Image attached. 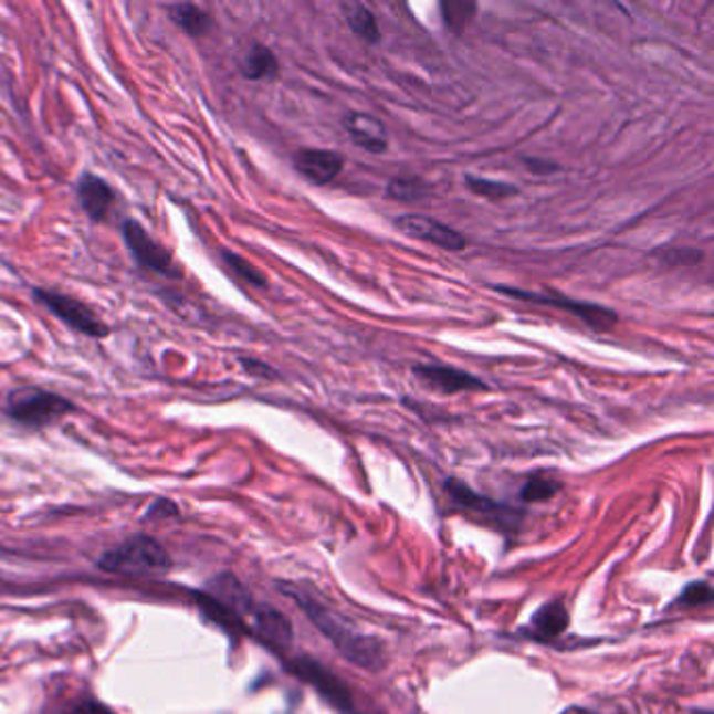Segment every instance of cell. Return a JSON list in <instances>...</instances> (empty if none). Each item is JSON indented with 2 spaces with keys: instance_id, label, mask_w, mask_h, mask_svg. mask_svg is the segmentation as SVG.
I'll return each instance as SVG.
<instances>
[{
  "instance_id": "obj_21",
  "label": "cell",
  "mask_w": 714,
  "mask_h": 714,
  "mask_svg": "<svg viewBox=\"0 0 714 714\" xmlns=\"http://www.w3.org/2000/svg\"><path fill=\"white\" fill-rule=\"evenodd\" d=\"M465 187L476 193L480 198L491 199V201H498V199L512 198L517 196V187L510 185V182H498V180L482 179V177H465Z\"/></svg>"
},
{
  "instance_id": "obj_25",
  "label": "cell",
  "mask_w": 714,
  "mask_h": 714,
  "mask_svg": "<svg viewBox=\"0 0 714 714\" xmlns=\"http://www.w3.org/2000/svg\"><path fill=\"white\" fill-rule=\"evenodd\" d=\"M557 491H559V482H556L554 477L535 476L524 484L519 496L528 503H536V501L552 498Z\"/></svg>"
},
{
  "instance_id": "obj_16",
  "label": "cell",
  "mask_w": 714,
  "mask_h": 714,
  "mask_svg": "<svg viewBox=\"0 0 714 714\" xmlns=\"http://www.w3.org/2000/svg\"><path fill=\"white\" fill-rule=\"evenodd\" d=\"M208 596L214 597L217 601H220L222 606H227L229 610H233L243 620H245V616H252L254 608H256L254 599L235 576H217L208 587Z\"/></svg>"
},
{
  "instance_id": "obj_2",
  "label": "cell",
  "mask_w": 714,
  "mask_h": 714,
  "mask_svg": "<svg viewBox=\"0 0 714 714\" xmlns=\"http://www.w3.org/2000/svg\"><path fill=\"white\" fill-rule=\"evenodd\" d=\"M172 559L154 536L137 535L103 554L101 570L119 576H154L168 573Z\"/></svg>"
},
{
  "instance_id": "obj_26",
  "label": "cell",
  "mask_w": 714,
  "mask_h": 714,
  "mask_svg": "<svg viewBox=\"0 0 714 714\" xmlns=\"http://www.w3.org/2000/svg\"><path fill=\"white\" fill-rule=\"evenodd\" d=\"M711 601H713V587L708 582H704V580L690 582L676 599V603H681L685 608H700V606H706Z\"/></svg>"
},
{
  "instance_id": "obj_22",
  "label": "cell",
  "mask_w": 714,
  "mask_h": 714,
  "mask_svg": "<svg viewBox=\"0 0 714 714\" xmlns=\"http://www.w3.org/2000/svg\"><path fill=\"white\" fill-rule=\"evenodd\" d=\"M222 260L227 264V269L235 275V277L250 283V285H256V287H264L266 285V277L260 273L259 269L254 264H250L248 260L241 259L235 252H222Z\"/></svg>"
},
{
  "instance_id": "obj_13",
  "label": "cell",
  "mask_w": 714,
  "mask_h": 714,
  "mask_svg": "<svg viewBox=\"0 0 714 714\" xmlns=\"http://www.w3.org/2000/svg\"><path fill=\"white\" fill-rule=\"evenodd\" d=\"M346 133L350 135V139L357 143L358 147H363L369 154H384L388 149V135H386V126L379 119L363 114V112H350L342 119Z\"/></svg>"
},
{
  "instance_id": "obj_28",
  "label": "cell",
  "mask_w": 714,
  "mask_h": 714,
  "mask_svg": "<svg viewBox=\"0 0 714 714\" xmlns=\"http://www.w3.org/2000/svg\"><path fill=\"white\" fill-rule=\"evenodd\" d=\"M72 714H116L109 706L101 704L97 700H84L74 708Z\"/></svg>"
},
{
  "instance_id": "obj_1",
  "label": "cell",
  "mask_w": 714,
  "mask_h": 714,
  "mask_svg": "<svg viewBox=\"0 0 714 714\" xmlns=\"http://www.w3.org/2000/svg\"><path fill=\"white\" fill-rule=\"evenodd\" d=\"M281 589L285 594H290V597L304 610V615L315 622L318 631L334 643V648L338 650L339 654L348 658L353 664H357L360 669H367V671L381 669L384 650L377 639L358 633L355 627L348 624L346 618H342L334 610H329L327 606H323L315 597L302 594L298 587L283 582Z\"/></svg>"
},
{
  "instance_id": "obj_9",
  "label": "cell",
  "mask_w": 714,
  "mask_h": 714,
  "mask_svg": "<svg viewBox=\"0 0 714 714\" xmlns=\"http://www.w3.org/2000/svg\"><path fill=\"white\" fill-rule=\"evenodd\" d=\"M395 227H397L400 233H405L407 238L419 239V241H428L432 245H438L442 250H449V252H461L468 248V241L465 238L438 222L434 219H428V217H421V214H405V217H398L395 220Z\"/></svg>"
},
{
  "instance_id": "obj_31",
  "label": "cell",
  "mask_w": 714,
  "mask_h": 714,
  "mask_svg": "<svg viewBox=\"0 0 714 714\" xmlns=\"http://www.w3.org/2000/svg\"><path fill=\"white\" fill-rule=\"evenodd\" d=\"M564 714H596L591 713V711H585V708H573V711H568V713Z\"/></svg>"
},
{
  "instance_id": "obj_5",
  "label": "cell",
  "mask_w": 714,
  "mask_h": 714,
  "mask_svg": "<svg viewBox=\"0 0 714 714\" xmlns=\"http://www.w3.org/2000/svg\"><path fill=\"white\" fill-rule=\"evenodd\" d=\"M34 298L82 336L97 339L107 338L109 327L84 302L60 294V292H51V290H36Z\"/></svg>"
},
{
  "instance_id": "obj_23",
  "label": "cell",
  "mask_w": 714,
  "mask_h": 714,
  "mask_svg": "<svg viewBox=\"0 0 714 714\" xmlns=\"http://www.w3.org/2000/svg\"><path fill=\"white\" fill-rule=\"evenodd\" d=\"M388 193L390 198H397L398 201H419L428 196V187L417 177H398L390 180Z\"/></svg>"
},
{
  "instance_id": "obj_3",
  "label": "cell",
  "mask_w": 714,
  "mask_h": 714,
  "mask_svg": "<svg viewBox=\"0 0 714 714\" xmlns=\"http://www.w3.org/2000/svg\"><path fill=\"white\" fill-rule=\"evenodd\" d=\"M72 411H74L72 400L60 397L55 392L40 390V388L15 390V392H11L9 405H7V413L13 417L18 423L28 426V428L49 426Z\"/></svg>"
},
{
  "instance_id": "obj_12",
  "label": "cell",
  "mask_w": 714,
  "mask_h": 714,
  "mask_svg": "<svg viewBox=\"0 0 714 714\" xmlns=\"http://www.w3.org/2000/svg\"><path fill=\"white\" fill-rule=\"evenodd\" d=\"M294 166L304 179L315 185H327L342 172L344 156L329 149H300L294 156Z\"/></svg>"
},
{
  "instance_id": "obj_10",
  "label": "cell",
  "mask_w": 714,
  "mask_h": 714,
  "mask_svg": "<svg viewBox=\"0 0 714 714\" xmlns=\"http://www.w3.org/2000/svg\"><path fill=\"white\" fill-rule=\"evenodd\" d=\"M250 636L259 637L269 650H273L275 654H283L285 650H290L292 641H294V631L292 624L285 616L281 615L275 608L271 606H259L252 612V627H250Z\"/></svg>"
},
{
  "instance_id": "obj_15",
  "label": "cell",
  "mask_w": 714,
  "mask_h": 714,
  "mask_svg": "<svg viewBox=\"0 0 714 714\" xmlns=\"http://www.w3.org/2000/svg\"><path fill=\"white\" fill-rule=\"evenodd\" d=\"M568 624H570V615H568L566 606L559 599H554V601L543 603L536 610L533 620H531V627H528V636L538 639V641H549V639L564 636Z\"/></svg>"
},
{
  "instance_id": "obj_6",
  "label": "cell",
  "mask_w": 714,
  "mask_h": 714,
  "mask_svg": "<svg viewBox=\"0 0 714 714\" xmlns=\"http://www.w3.org/2000/svg\"><path fill=\"white\" fill-rule=\"evenodd\" d=\"M122 235L126 241V248L130 250L133 259L137 260L140 269L151 271L161 277H180L179 266L175 264L172 254L166 248H161L158 241L149 238V233L140 227L137 220H126L122 224Z\"/></svg>"
},
{
  "instance_id": "obj_11",
  "label": "cell",
  "mask_w": 714,
  "mask_h": 714,
  "mask_svg": "<svg viewBox=\"0 0 714 714\" xmlns=\"http://www.w3.org/2000/svg\"><path fill=\"white\" fill-rule=\"evenodd\" d=\"M419 381H423L428 388L438 390L442 395H456V392H477L486 390V384L480 377L472 376L468 371H461L455 367H440V365H416L413 367Z\"/></svg>"
},
{
  "instance_id": "obj_20",
  "label": "cell",
  "mask_w": 714,
  "mask_h": 714,
  "mask_svg": "<svg viewBox=\"0 0 714 714\" xmlns=\"http://www.w3.org/2000/svg\"><path fill=\"white\" fill-rule=\"evenodd\" d=\"M172 20L189 36H203L212 28V18L196 4H177L172 9Z\"/></svg>"
},
{
  "instance_id": "obj_7",
  "label": "cell",
  "mask_w": 714,
  "mask_h": 714,
  "mask_svg": "<svg viewBox=\"0 0 714 714\" xmlns=\"http://www.w3.org/2000/svg\"><path fill=\"white\" fill-rule=\"evenodd\" d=\"M290 671L298 675L302 681H306L308 685H313L317 694L323 695L334 708H338L339 713H353L355 706L348 687L332 671H327L318 660L308 655H298L290 662Z\"/></svg>"
},
{
  "instance_id": "obj_32",
  "label": "cell",
  "mask_w": 714,
  "mask_h": 714,
  "mask_svg": "<svg viewBox=\"0 0 714 714\" xmlns=\"http://www.w3.org/2000/svg\"><path fill=\"white\" fill-rule=\"evenodd\" d=\"M695 714H713V713H708V711H704V713H695Z\"/></svg>"
},
{
  "instance_id": "obj_29",
  "label": "cell",
  "mask_w": 714,
  "mask_h": 714,
  "mask_svg": "<svg viewBox=\"0 0 714 714\" xmlns=\"http://www.w3.org/2000/svg\"><path fill=\"white\" fill-rule=\"evenodd\" d=\"M241 365L245 367L248 374L259 377H277V374L269 367V365H262L259 360H252V358H241Z\"/></svg>"
},
{
  "instance_id": "obj_19",
  "label": "cell",
  "mask_w": 714,
  "mask_h": 714,
  "mask_svg": "<svg viewBox=\"0 0 714 714\" xmlns=\"http://www.w3.org/2000/svg\"><path fill=\"white\" fill-rule=\"evenodd\" d=\"M342 9L346 13L348 25L357 32V36L367 40V42H371V44L379 40V28H377L376 18H374V13L365 4H360V2H346Z\"/></svg>"
},
{
  "instance_id": "obj_27",
  "label": "cell",
  "mask_w": 714,
  "mask_h": 714,
  "mask_svg": "<svg viewBox=\"0 0 714 714\" xmlns=\"http://www.w3.org/2000/svg\"><path fill=\"white\" fill-rule=\"evenodd\" d=\"M177 514H179V510H177V505H175L172 501H168V498H159V501H156V503L149 507V514H147V517L158 519V517L177 516Z\"/></svg>"
},
{
  "instance_id": "obj_18",
  "label": "cell",
  "mask_w": 714,
  "mask_h": 714,
  "mask_svg": "<svg viewBox=\"0 0 714 714\" xmlns=\"http://www.w3.org/2000/svg\"><path fill=\"white\" fill-rule=\"evenodd\" d=\"M277 57L264 44H254L241 60V74L248 80L271 78L277 74Z\"/></svg>"
},
{
  "instance_id": "obj_24",
  "label": "cell",
  "mask_w": 714,
  "mask_h": 714,
  "mask_svg": "<svg viewBox=\"0 0 714 714\" xmlns=\"http://www.w3.org/2000/svg\"><path fill=\"white\" fill-rule=\"evenodd\" d=\"M442 15H444V23L455 30V32H463L468 21L472 20L476 4L474 2H442Z\"/></svg>"
},
{
  "instance_id": "obj_14",
  "label": "cell",
  "mask_w": 714,
  "mask_h": 714,
  "mask_svg": "<svg viewBox=\"0 0 714 714\" xmlns=\"http://www.w3.org/2000/svg\"><path fill=\"white\" fill-rule=\"evenodd\" d=\"M114 191L112 187L99 179L97 175H82L78 180V199L82 210L88 214V219L93 222H101L109 214L112 206H114Z\"/></svg>"
},
{
  "instance_id": "obj_30",
  "label": "cell",
  "mask_w": 714,
  "mask_h": 714,
  "mask_svg": "<svg viewBox=\"0 0 714 714\" xmlns=\"http://www.w3.org/2000/svg\"><path fill=\"white\" fill-rule=\"evenodd\" d=\"M524 161H526L528 170H531V172H535V175H552V172H557V170H559V166H557V164H552V161H547V159L531 158L524 159Z\"/></svg>"
},
{
  "instance_id": "obj_8",
  "label": "cell",
  "mask_w": 714,
  "mask_h": 714,
  "mask_svg": "<svg viewBox=\"0 0 714 714\" xmlns=\"http://www.w3.org/2000/svg\"><path fill=\"white\" fill-rule=\"evenodd\" d=\"M447 493L451 495V498L455 501L459 507L474 512L484 522L496 524L501 531H512L519 524V512L517 510L510 507V505H503L498 501H493L489 496L477 495L468 484L459 482L455 477L447 480Z\"/></svg>"
},
{
  "instance_id": "obj_4",
  "label": "cell",
  "mask_w": 714,
  "mask_h": 714,
  "mask_svg": "<svg viewBox=\"0 0 714 714\" xmlns=\"http://www.w3.org/2000/svg\"><path fill=\"white\" fill-rule=\"evenodd\" d=\"M496 292L512 296V298L526 300L533 304H543V306H552V308H559L566 311L570 315L580 318L587 327H591L594 332H608L610 327H615L618 315L615 311L601 306V304H591V302H578V300L564 298V296H554V294H536V292H519L514 287H503L498 285L495 287Z\"/></svg>"
},
{
  "instance_id": "obj_17",
  "label": "cell",
  "mask_w": 714,
  "mask_h": 714,
  "mask_svg": "<svg viewBox=\"0 0 714 714\" xmlns=\"http://www.w3.org/2000/svg\"><path fill=\"white\" fill-rule=\"evenodd\" d=\"M198 603L201 615L206 616L208 620H212L214 624H219L227 636H250L248 622L241 616L235 615L233 610H229L227 606H222L214 597L201 594V596H198Z\"/></svg>"
}]
</instances>
